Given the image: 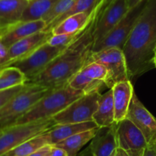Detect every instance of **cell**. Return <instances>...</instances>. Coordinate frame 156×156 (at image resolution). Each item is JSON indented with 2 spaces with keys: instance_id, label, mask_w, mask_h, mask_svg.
<instances>
[{
  "instance_id": "24",
  "label": "cell",
  "mask_w": 156,
  "mask_h": 156,
  "mask_svg": "<svg viewBox=\"0 0 156 156\" xmlns=\"http://www.w3.org/2000/svg\"><path fill=\"white\" fill-rule=\"evenodd\" d=\"M58 1L59 0H29L28 6L24 12L21 21L42 19Z\"/></svg>"
},
{
  "instance_id": "40",
  "label": "cell",
  "mask_w": 156,
  "mask_h": 156,
  "mask_svg": "<svg viewBox=\"0 0 156 156\" xmlns=\"http://www.w3.org/2000/svg\"><path fill=\"white\" fill-rule=\"evenodd\" d=\"M102 1H103V0H98V3H97V5H98V4H99V3H100L101 2H102ZM97 5H96V6H97Z\"/></svg>"
},
{
  "instance_id": "13",
  "label": "cell",
  "mask_w": 156,
  "mask_h": 156,
  "mask_svg": "<svg viewBox=\"0 0 156 156\" xmlns=\"http://www.w3.org/2000/svg\"><path fill=\"white\" fill-rule=\"evenodd\" d=\"M126 119L130 120L144 135L148 145L156 142V118L145 107L134 92Z\"/></svg>"
},
{
  "instance_id": "30",
  "label": "cell",
  "mask_w": 156,
  "mask_h": 156,
  "mask_svg": "<svg viewBox=\"0 0 156 156\" xmlns=\"http://www.w3.org/2000/svg\"><path fill=\"white\" fill-rule=\"evenodd\" d=\"M9 61V47L0 40V69L5 67Z\"/></svg>"
},
{
  "instance_id": "5",
  "label": "cell",
  "mask_w": 156,
  "mask_h": 156,
  "mask_svg": "<svg viewBox=\"0 0 156 156\" xmlns=\"http://www.w3.org/2000/svg\"><path fill=\"white\" fill-rule=\"evenodd\" d=\"M56 125L51 118L2 128L0 136V156L7 154L32 137L47 132Z\"/></svg>"
},
{
  "instance_id": "31",
  "label": "cell",
  "mask_w": 156,
  "mask_h": 156,
  "mask_svg": "<svg viewBox=\"0 0 156 156\" xmlns=\"http://www.w3.org/2000/svg\"><path fill=\"white\" fill-rule=\"evenodd\" d=\"M114 1V0H103L99 4H98L92 12L93 18L95 20Z\"/></svg>"
},
{
  "instance_id": "11",
  "label": "cell",
  "mask_w": 156,
  "mask_h": 156,
  "mask_svg": "<svg viewBox=\"0 0 156 156\" xmlns=\"http://www.w3.org/2000/svg\"><path fill=\"white\" fill-rule=\"evenodd\" d=\"M119 148L129 156H145L148 143L144 135L128 119L116 124Z\"/></svg>"
},
{
  "instance_id": "8",
  "label": "cell",
  "mask_w": 156,
  "mask_h": 156,
  "mask_svg": "<svg viewBox=\"0 0 156 156\" xmlns=\"http://www.w3.org/2000/svg\"><path fill=\"white\" fill-rule=\"evenodd\" d=\"M147 1L148 0H146L136 7L129 9L123 18L102 39V41L93 46L91 52H98L110 47H117L123 50Z\"/></svg>"
},
{
  "instance_id": "2",
  "label": "cell",
  "mask_w": 156,
  "mask_h": 156,
  "mask_svg": "<svg viewBox=\"0 0 156 156\" xmlns=\"http://www.w3.org/2000/svg\"><path fill=\"white\" fill-rule=\"evenodd\" d=\"M155 45L156 0H148L123 49L129 79L154 67Z\"/></svg>"
},
{
  "instance_id": "32",
  "label": "cell",
  "mask_w": 156,
  "mask_h": 156,
  "mask_svg": "<svg viewBox=\"0 0 156 156\" xmlns=\"http://www.w3.org/2000/svg\"><path fill=\"white\" fill-rule=\"evenodd\" d=\"M49 156H69L68 153L63 148L56 145H51L48 152Z\"/></svg>"
},
{
  "instance_id": "42",
  "label": "cell",
  "mask_w": 156,
  "mask_h": 156,
  "mask_svg": "<svg viewBox=\"0 0 156 156\" xmlns=\"http://www.w3.org/2000/svg\"><path fill=\"white\" fill-rule=\"evenodd\" d=\"M44 156H49V155H48V153H47V154H45V155H44Z\"/></svg>"
},
{
  "instance_id": "39",
  "label": "cell",
  "mask_w": 156,
  "mask_h": 156,
  "mask_svg": "<svg viewBox=\"0 0 156 156\" xmlns=\"http://www.w3.org/2000/svg\"><path fill=\"white\" fill-rule=\"evenodd\" d=\"M2 132H3L2 128H0V136H1V135H2Z\"/></svg>"
},
{
  "instance_id": "20",
  "label": "cell",
  "mask_w": 156,
  "mask_h": 156,
  "mask_svg": "<svg viewBox=\"0 0 156 156\" xmlns=\"http://www.w3.org/2000/svg\"><path fill=\"white\" fill-rule=\"evenodd\" d=\"M95 128H99V127L94 121L80 122V123H68L61 124V125L56 124L48 131L50 144L51 145H56L59 142L77 133Z\"/></svg>"
},
{
  "instance_id": "18",
  "label": "cell",
  "mask_w": 156,
  "mask_h": 156,
  "mask_svg": "<svg viewBox=\"0 0 156 156\" xmlns=\"http://www.w3.org/2000/svg\"><path fill=\"white\" fill-rule=\"evenodd\" d=\"M47 24L43 19L35 21H21L9 28L7 32L0 35V40L9 48L14 43L19 40L44 31Z\"/></svg>"
},
{
  "instance_id": "36",
  "label": "cell",
  "mask_w": 156,
  "mask_h": 156,
  "mask_svg": "<svg viewBox=\"0 0 156 156\" xmlns=\"http://www.w3.org/2000/svg\"><path fill=\"white\" fill-rule=\"evenodd\" d=\"M114 156H129V154H128L124 150H123L122 148H119L118 147V148H117V151H116V154Z\"/></svg>"
},
{
  "instance_id": "28",
  "label": "cell",
  "mask_w": 156,
  "mask_h": 156,
  "mask_svg": "<svg viewBox=\"0 0 156 156\" xmlns=\"http://www.w3.org/2000/svg\"><path fill=\"white\" fill-rule=\"evenodd\" d=\"M84 31V30H83ZM82 31V32H83ZM78 34H72V35H52V36L47 41L50 45L56 47H67L73 44L82 34V32Z\"/></svg>"
},
{
  "instance_id": "22",
  "label": "cell",
  "mask_w": 156,
  "mask_h": 156,
  "mask_svg": "<svg viewBox=\"0 0 156 156\" xmlns=\"http://www.w3.org/2000/svg\"><path fill=\"white\" fill-rule=\"evenodd\" d=\"M98 128H95L77 133L54 145L65 149L68 153L69 156H77L79 151L86 144L92 140Z\"/></svg>"
},
{
  "instance_id": "3",
  "label": "cell",
  "mask_w": 156,
  "mask_h": 156,
  "mask_svg": "<svg viewBox=\"0 0 156 156\" xmlns=\"http://www.w3.org/2000/svg\"><path fill=\"white\" fill-rule=\"evenodd\" d=\"M82 95V91L73 88L68 83L51 88L12 125L51 119Z\"/></svg>"
},
{
  "instance_id": "14",
  "label": "cell",
  "mask_w": 156,
  "mask_h": 156,
  "mask_svg": "<svg viewBox=\"0 0 156 156\" xmlns=\"http://www.w3.org/2000/svg\"><path fill=\"white\" fill-rule=\"evenodd\" d=\"M116 124L117 122L110 127H103L98 129L88 148L91 156L115 155L118 148Z\"/></svg>"
},
{
  "instance_id": "38",
  "label": "cell",
  "mask_w": 156,
  "mask_h": 156,
  "mask_svg": "<svg viewBox=\"0 0 156 156\" xmlns=\"http://www.w3.org/2000/svg\"><path fill=\"white\" fill-rule=\"evenodd\" d=\"M80 156H91V154L89 153V151H88V150L87 149L86 151H84L82 153V154H81Z\"/></svg>"
},
{
  "instance_id": "12",
  "label": "cell",
  "mask_w": 156,
  "mask_h": 156,
  "mask_svg": "<svg viewBox=\"0 0 156 156\" xmlns=\"http://www.w3.org/2000/svg\"><path fill=\"white\" fill-rule=\"evenodd\" d=\"M126 0H114L94 21L93 46L102 41L128 12ZM92 46V47H93Z\"/></svg>"
},
{
  "instance_id": "27",
  "label": "cell",
  "mask_w": 156,
  "mask_h": 156,
  "mask_svg": "<svg viewBox=\"0 0 156 156\" xmlns=\"http://www.w3.org/2000/svg\"><path fill=\"white\" fill-rule=\"evenodd\" d=\"M74 0H59L53 7L43 17L42 19L47 24V27L50 25L56 18L63 15L70 8Z\"/></svg>"
},
{
  "instance_id": "6",
  "label": "cell",
  "mask_w": 156,
  "mask_h": 156,
  "mask_svg": "<svg viewBox=\"0 0 156 156\" xmlns=\"http://www.w3.org/2000/svg\"><path fill=\"white\" fill-rule=\"evenodd\" d=\"M101 94V91H94L82 95L52 119L57 125L93 121Z\"/></svg>"
},
{
  "instance_id": "23",
  "label": "cell",
  "mask_w": 156,
  "mask_h": 156,
  "mask_svg": "<svg viewBox=\"0 0 156 156\" xmlns=\"http://www.w3.org/2000/svg\"><path fill=\"white\" fill-rule=\"evenodd\" d=\"M50 145L51 144L47 131V132L40 134L25 141L7 154L9 156H27L38 151L43 147Z\"/></svg>"
},
{
  "instance_id": "16",
  "label": "cell",
  "mask_w": 156,
  "mask_h": 156,
  "mask_svg": "<svg viewBox=\"0 0 156 156\" xmlns=\"http://www.w3.org/2000/svg\"><path fill=\"white\" fill-rule=\"evenodd\" d=\"M29 0H0V35L21 22Z\"/></svg>"
},
{
  "instance_id": "35",
  "label": "cell",
  "mask_w": 156,
  "mask_h": 156,
  "mask_svg": "<svg viewBox=\"0 0 156 156\" xmlns=\"http://www.w3.org/2000/svg\"><path fill=\"white\" fill-rule=\"evenodd\" d=\"M145 156H156L155 145H148L145 152Z\"/></svg>"
},
{
  "instance_id": "10",
  "label": "cell",
  "mask_w": 156,
  "mask_h": 156,
  "mask_svg": "<svg viewBox=\"0 0 156 156\" xmlns=\"http://www.w3.org/2000/svg\"><path fill=\"white\" fill-rule=\"evenodd\" d=\"M108 80V71L105 66L92 61L85 64L73 76L68 84L73 88L87 94L91 92L101 91L104 86L107 87Z\"/></svg>"
},
{
  "instance_id": "41",
  "label": "cell",
  "mask_w": 156,
  "mask_h": 156,
  "mask_svg": "<svg viewBox=\"0 0 156 156\" xmlns=\"http://www.w3.org/2000/svg\"><path fill=\"white\" fill-rule=\"evenodd\" d=\"M2 156H9V155L8 154H4V155H2Z\"/></svg>"
},
{
  "instance_id": "7",
  "label": "cell",
  "mask_w": 156,
  "mask_h": 156,
  "mask_svg": "<svg viewBox=\"0 0 156 156\" xmlns=\"http://www.w3.org/2000/svg\"><path fill=\"white\" fill-rule=\"evenodd\" d=\"M92 61L100 63L107 69L108 89H112L117 83L130 80L126 58L121 49L110 47L100 51L91 52L87 64Z\"/></svg>"
},
{
  "instance_id": "9",
  "label": "cell",
  "mask_w": 156,
  "mask_h": 156,
  "mask_svg": "<svg viewBox=\"0 0 156 156\" xmlns=\"http://www.w3.org/2000/svg\"><path fill=\"white\" fill-rule=\"evenodd\" d=\"M67 47H53L46 42L27 57L12 63L9 66L18 67L25 75L27 80L42 72Z\"/></svg>"
},
{
  "instance_id": "29",
  "label": "cell",
  "mask_w": 156,
  "mask_h": 156,
  "mask_svg": "<svg viewBox=\"0 0 156 156\" xmlns=\"http://www.w3.org/2000/svg\"><path fill=\"white\" fill-rule=\"evenodd\" d=\"M26 84L18 87H13V88L8 89L5 90H0V110L12 99V97L15 96L17 93H19L24 87Z\"/></svg>"
},
{
  "instance_id": "4",
  "label": "cell",
  "mask_w": 156,
  "mask_h": 156,
  "mask_svg": "<svg viewBox=\"0 0 156 156\" xmlns=\"http://www.w3.org/2000/svg\"><path fill=\"white\" fill-rule=\"evenodd\" d=\"M50 89L35 84H26L19 93L0 110V128L13 125L17 119L25 114Z\"/></svg>"
},
{
  "instance_id": "17",
  "label": "cell",
  "mask_w": 156,
  "mask_h": 156,
  "mask_svg": "<svg viewBox=\"0 0 156 156\" xmlns=\"http://www.w3.org/2000/svg\"><path fill=\"white\" fill-rule=\"evenodd\" d=\"M114 116L117 123L126 119L134 89L130 80L117 83L112 87Z\"/></svg>"
},
{
  "instance_id": "1",
  "label": "cell",
  "mask_w": 156,
  "mask_h": 156,
  "mask_svg": "<svg viewBox=\"0 0 156 156\" xmlns=\"http://www.w3.org/2000/svg\"><path fill=\"white\" fill-rule=\"evenodd\" d=\"M94 21L91 18L80 36L42 72L27 80L25 84L53 88L67 84L88 62L93 46Z\"/></svg>"
},
{
  "instance_id": "34",
  "label": "cell",
  "mask_w": 156,
  "mask_h": 156,
  "mask_svg": "<svg viewBox=\"0 0 156 156\" xmlns=\"http://www.w3.org/2000/svg\"><path fill=\"white\" fill-rule=\"evenodd\" d=\"M126 1L128 9H131L133 8L136 7V6H138L139 4H140L143 2L146 1V0H126Z\"/></svg>"
},
{
  "instance_id": "21",
  "label": "cell",
  "mask_w": 156,
  "mask_h": 156,
  "mask_svg": "<svg viewBox=\"0 0 156 156\" xmlns=\"http://www.w3.org/2000/svg\"><path fill=\"white\" fill-rule=\"evenodd\" d=\"M92 13L80 12L67 17L52 30L53 35H72L82 32L91 21Z\"/></svg>"
},
{
  "instance_id": "33",
  "label": "cell",
  "mask_w": 156,
  "mask_h": 156,
  "mask_svg": "<svg viewBox=\"0 0 156 156\" xmlns=\"http://www.w3.org/2000/svg\"><path fill=\"white\" fill-rule=\"evenodd\" d=\"M50 146H51V145L43 147L42 148L39 149L38 151H35V152L32 153V154H29V155H27V156H44V155H45V154H47V153L49 152V151H50Z\"/></svg>"
},
{
  "instance_id": "43",
  "label": "cell",
  "mask_w": 156,
  "mask_h": 156,
  "mask_svg": "<svg viewBox=\"0 0 156 156\" xmlns=\"http://www.w3.org/2000/svg\"><path fill=\"white\" fill-rule=\"evenodd\" d=\"M155 150H156V142L155 143Z\"/></svg>"
},
{
  "instance_id": "19",
  "label": "cell",
  "mask_w": 156,
  "mask_h": 156,
  "mask_svg": "<svg viewBox=\"0 0 156 156\" xmlns=\"http://www.w3.org/2000/svg\"><path fill=\"white\" fill-rule=\"evenodd\" d=\"M93 121L99 128L110 127L116 123L112 89H108L106 93L101 94Z\"/></svg>"
},
{
  "instance_id": "15",
  "label": "cell",
  "mask_w": 156,
  "mask_h": 156,
  "mask_svg": "<svg viewBox=\"0 0 156 156\" xmlns=\"http://www.w3.org/2000/svg\"><path fill=\"white\" fill-rule=\"evenodd\" d=\"M52 35V31H41L14 43L9 48V61L5 67L27 57L40 46L47 42Z\"/></svg>"
},
{
  "instance_id": "25",
  "label": "cell",
  "mask_w": 156,
  "mask_h": 156,
  "mask_svg": "<svg viewBox=\"0 0 156 156\" xmlns=\"http://www.w3.org/2000/svg\"><path fill=\"white\" fill-rule=\"evenodd\" d=\"M26 81L27 77L18 67L8 66L0 69V90L24 85Z\"/></svg>"
},
{
  "instance_id": "26",
  "label": "cell",
  "mask_w": 156,
  "mask_h": 156,
  "mask_svg": "<svg viewBox=\"0 0 156 156\" xmlns=\"http://www.w3.org/2000/svg\"><path fill=\"white\" fill-rule=\"evenodd\" d=\"M98 0H74L70 6L69 9L61 16L56 18L54 21L51 23L50 25L47 26L44 31H52L53 28L59 24L60 21L66 18L67 17L73 15L74 14L80 13V12H88V13H92L93 10L95 8Z\"/></svg>"
},
{
  "instance_id": "37",
  "label": "cell",
  "mask_w": 156,
  "mask_h": 156,
  "mask_svg": "<svg viewBox=\"0 0 156 156\" xmlns=\"http://www.w3.org/2000/svg\"><path fill=\"white\" fill-rule=\"evenodd\" d=\"M153 64L154 67H156V45L155 49H154V56H153Z\"/></svg>"
}]
</instances>
